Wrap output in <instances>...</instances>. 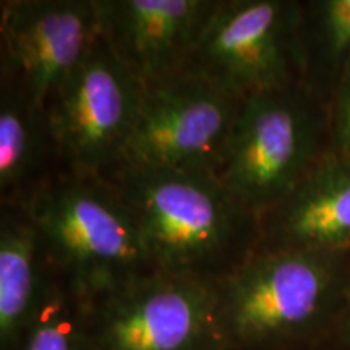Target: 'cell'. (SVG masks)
I'll return each mask as SVG.
<instances>
[{
    "label": "cell",
    "mask_w": 350,
    "mask_h": 350,
    "mask_svg": "<svg viewBox=\"0 0 350 350\" xmlns=\"http://www.w3.org/2000/svg\"><path fill=\"white\" fill-rule=\"evenodd\" d=\"M313 350H332V349L326 344V345H323V347H318V349H313Z\"/></svg>",
    "instance_id": "cell-18"
},
{
    "label": "cell",
    "mask_w": 350,
    "mask_h": 350,
    "mask_svg": "<svg viewBox=\"0 0 350 350\" xmlns=\"http://www.w3.org/2000/svg\"><path fill=\"white\" fill-rule=\"evenodd\" d=\"M301 85L329 109L350 67V0H300Z\"/></svg>",
    "instance_id": "cell-14"
},
{
    "label": "cell",
    "mask_w": 350,
    "mask_h": 350,
    "mask_svg": "<svg viewBox=\"0 0 350 350\" xmlns=\"http://www.w3.org/2000/svg\"><path fill=\"white\" fill-rule=\"evenodd\" d=\"M81 305L88 350H224L213 282L154 273Z\"/></svg>",
    "instance_id": "cell-6"
},
{
    "label": "cell",
    "mask_w": 350,
    "mask_h": 350,
    "mask_svg": "<svg viewBox=\"0 0 350 350\" xmlns=\"http://www.w3.org/2000/svg\"><path fill=\"white\" fill-rule=\"evenodd\" d=\"M57 278L81 300L154 274L133 217L103 175L55 170L20 198Z\"/></svg>",
    "instance_id": "cell-3"
},
{
    "label": "cell",
    "mask_w": 350,
    "mask_h": 350,
    "mask_svg": "<svg viewBox=\"0 0 350 350\" xmlns=\"http://www.w3.org/2000/svg\"><path fill=\"white\" fill-rule=\"evenodd\" d=\"M216 0H96L99 33L143 86L180 75Z\"/></svg>",
    "instance_id": "cell-10"
},
{
    "label": "cell",
    "mask_w": 350,
    "mask_h": 350,
    "mask_svg": "<svg viewBox=\"0 0 350 350\" xmlns=\"http://www.w3.org/2000/svg\"><path fill=\"white\" fill-rule=\"evenodd\" d=\"M18 350H88L81 299L52 271Z\"/></svg>",
    "instance_id": "cell-15"
},
{
    "label": "cell",
    "mask_w": 350,
    "mask_h": 350,
    "mask_svg": "<svg viewBox=\"0 0 350 350\" xmlns=\"http://www.w3.org/2000/svg\"><path fill=\"white\" fill-rule=\"evenodd\" d=\"M103 177L133 217L156 273L216 284L260 243V217L217 175L116 165Z\"/></svg>",
    "instance_id": "cell-1"
},
{
    "label": "cell",
    "mask_w": 350,
    "mask_h": 350,
    "mask_svg": "<svg viewBox=\"0 0 350 350\" xmlns=\"http://www.w3.org/2000/svg\"><path fill=\"white\" fill-rule=\"evenodd\" d=\"M49 274L36 227L18 204H2L0 350H18Z\"/></svg>",
    "instance_id": "cell-12"
},
{
    "label": "cell",
    "mask_w": 350,
    "mask_h": 350,
    "mask_svg": "<svg viewBox=\"0 0 350 350\" xmlns=\"http://www.w3.org/2000/svg\"><path fill=\"white\" fill-rule=\"evenodd\" d=\"M331 151L329 109L304 85L243 99L219 180L258 217Z\"/></svg>",
    "instance_id": "cell-4"
},
{
    "label": "cell",
    "mask_w": 350,
    "mask_h": 350,
    "mask_svg": "<svg viewBox=\"0 0 350 350\" xmlns=\"http://www.w3.org/2000/svg\"><path fill=\"white\" fill-rule=\"evenodd\" d=\"M54 144L44 112L18 90L2 83L0 93V193L2 204L16 203L42 178ZM59 169V167H57Z\"/></svg>",
    "instance_id": "cell-13"
},
{
    "label": "cell",
    "mask_w": 350,
    "mask_h": 350,
    "mask_svg": "<svg viewBox=\"0 0 350 350\" xmlns=\"http://www.w3.org/2000/svg\"><path fill=\"white\" fill-rule=\"evenodd\" d=\"M331 152L350 156V67L329 104Z\"/></svg>",
    "instance_id": "cell-16"
},
{
    "label": "cell",
    "mask_w": 350,
    "mask_h": 350,
    "mask_svg": "<svg viewBox=\"0 0 350 350\" xmlns=\"http://www.w3.org/2000/svg\"><path fill=\"white\" fill-rule=\"evenodd\" d=\"M258 248L350 256V156L329 151L262 214Z\"/></svg>",
    "instance_id": "cell-11"
},
{
    "label": "cell",
    "mask_w": 350,
    "mask_h": 350,
    "mask_svg": "<svg viewBox=\"0 0 350 350\" xmlns=\"http://www.w3.org/2000/svg\"><path fill=\"white\" fill-rule=\"evenodd\" d=\"M327 345L332 350H350V279L342 306H340V312L338 314V319H336L334 329L331 332Z\"/></svg>",
    "instance_id": "cell-17"
},
{
    "label": "cell",
    "mask_w": 350,
    "mask_h": 350,
    "mask_svg": "<svg viewBox=\"0 0 350 350\" xmlns=\"http://www.w3.org/2000/svg\"><path fill=\"white\" fill-rule=\"evenodd\" d=\"M242 104L183 73L144 86L137 125L117 165L219 175Z\"/></svg>",
    "instance_id": "cell-8"
},
{
    "label": "cell",
    "mask_w": 350,
    "mask_h": 350,
    "mask_svg": "<svg viewBox=\"0 0 350 350\" xmlns=\"http://www.w3.org/2000/svg\"><path fill=\"white\" fill-rule=\"evenodd\" d=\"M99 36L96 0H2V83L44 112Z\"/></svg>",
    "instance_id": "cell-9"
},
{
    "label": "cell",
    "mask_w": 350,
    "mask_h": 350,
    "mask_svg": "<svg viewBox=\"0 0 350 350\" xmlns=\"http://www.w3.org/2000/svg\"><path fill=\"white\" fill-rule=\"evenodd\" d=\"M349 279L350 256L258 248L214 284L224 350L323 347Z\"/></svg>",
    "instance_id": "cell-2"
},
{
    "label": "cell",
    "mask_w": 350,
    "mask_h": 350,
    "mask_svg": "<svg viewBox=\"0 0 350 350\" xmlns=\"http://www.w3.org/2000/svg\"><path fill=\"white\" fill-rule=\"evenodd\" d=\"M182 73L239 99L301 85L300 0H216Z\"/></svg>",
    "instance_id": "cell-5"
},
{
    "label": "cell",
    "mask_w": 350,
    "mask_h": 350,
    "mask_svg": "<svg viewBox=\"0 0 350 350\" xmlns=\"http://www.w3.org/2000/svg\"><path fill=\"white\" fill-rule=\"evenodd\" d=\"M143 90L99 36L44 107L59 170L103 175L116 167L137 125Z\"/></svg>",
    "instance_id": "cell-7"
}]
</instances>
